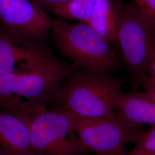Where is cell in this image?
I'll return each mask as SVG.
<instances>
[{
    "instance_id": "3",
    "label": "cell",
    "mask_w": 155,
    "mask_h": 155,
    "mask_svg": "<svg viewBox=\"0 0 155 155\" xmlns=\"http://www.w3.org/2000/svg\"><path fill=\"white\" fill-rule=\"evenodd\" d=\"M56 45L75 66L112 73L118 66L116 50L86 22L72 24L58 17L52 29Z\"/></svg>"
},
{
    "instance_id": "8",
    "label": "cell",
    "mask_w": 155,
    "mask_h": 155,
    "mask_svg": "<svg viewBox=\"0 0 155 155\" xmlns=\"http://www.w3.org/2000/svg\"><path fill=\"white\" fill-rule=\"evenodd\" d=\"M0 155H38L28 122L18 111L0 109Z\"/></svg>"
},
{
    "instance_id": "18",
    "label": "cell",
    "mask_w": 155,
    "mask_h": 155,
    "mask_svg": "<svg viewBox=\"0 0 155 155\" xmlns=\"http://www.w3.org/2000/svg\"><path fill=\"white\" fill-rule=\"evenodd\" d=\"M127 155H155V150L147 151L134 148L129 153H127Z\"/></svg>"
},
{
    "instance_id": "2",
    "label": "cell",
    "mask_w": 155,
    "mask_h": 155,
    "mask_svg": "<svg viewBox=\"0 0 155 155\" xmlns=\"http://www.w3.org/2000/svg\"><path fill=\"white\" fill-rule=\"evenodd\" d=\"M111 74L76 67L50 105L76 116L116 119L114 106L127 79Z\"/></svg>"
},
{
    "instance_id": "15",
    "label": "cell",
    "mask_w": 155,
    "mask_h": 155,
    "mask_svg": "<svg viewBox=\"0 0 155 155\" xmlns=\"http://www.w3.org/2000/svg\"><path fill=\"white\" fill-rule=\"evenodd\" d=\"M140 86L144 90V93L152 100L155 102V82L147 75L143 78Z\"/></svg>"
},
{
    "instance_id": "11",
    "label": "cell",
    "mask_w": 155,
    "mask_h": 155,
    "mask_svg": "<svg viewBox=\"0 0 155 155\" xmlns=\"http://www.w3.org/2000/svg\"><path fill=\"white\" fill-rule=\"evenodd\" d=\"M86 23L107 39L114 47L118 45V9L114 0H97Z\"/></svg>"
},
{
    "instance_id": "1",
    "label": "cell",
    "mask_w": 155,
    "mask_h": 155,
    "mask_svg": "<svg viewBox=\"0 0 155 155\" xmlns=\"http://www.w3.org/2000/svg\"><path fill=\"white\" fill-rule=\"evenodd\" d=\"M76 66L38 45L28 67L0 78V109L35 111L50 104L53 95Z\"/></svg>"
},
{
    "instance_id": "9",
    "label": "cell",
    "mask_w": 155,
    "mask_h": 155,
    "mask_svg": "<svg viewBox=\"0 0 155 155\" xmlns=\"http://www.w3.org/2000/svg\"><path fill=\"white\" fill-rule=\"evenodd\" d=\"M114 111L117 120L129 126H155V102L144 92L122 93L117 100Z\"/></svg>"
},
{
    "instance_id": "12",
    "label": "cell",
    "mask_w": 155,
    "mask_h": 155,
    "mask_svg": "<svg viewBox=\"0 0 155 155\" xmlns=\"http://www.w3.org/2000/svg\"><path fill=\"white\" fill-rule=\"evenodd\" d=\"M97 0H71L59 6L51 12L59 17L77 20L86 22L89 20Z\"/></svg>"
},
{
    "instance_id": "4",
    "label": "cell",
    "mask_w": 155,
    "mask_h": 155,
    "mask_svg": "<svg viewBox=\"0 0 155 155\" xmlns=\"http://www.w3.org/2000/svg\"><path fill=\"white\" fill-rule=\"evenodd\" d=\"M117 40L132 81L140 86L155 45V27L132 5H118Z\"/></svg>"
},
{
    "instance_id": "17",
    "label": "cell",
    "mask_w": 155,
    "mask_h": 155,
    "mask_svg": "<svg viewBox=\"0 0 155 155\" xmlns=\"http://www.w3.org/2000/svg\"><path fill=\"white\" fill-rule=\"evenodd\" d=\"M146 75L155 82V45L148 64Z\"/></svg>"
},
{
    "instance_id": "7",
    "label": "cell",
    "mask_w": 155,
    "mask_h": 155,
    "mask_svg": "<svg viewBox=\"0 0 155 155\" xmlns=\"http://www.w3.org/2000/svg\"><path fill=\"white\" fill-rule=\"evenodd\" d=\"M0 22L18 39L37 43L52 31L54 20L32 0H0Z\"/></svg>"
},
{
    "instance_id": "6",
    "label": "cell",
    "mask_w": 155,
    "mask_h": 155,
    "mask_svg": "<svg viewBox=\"0 0 155 155\" xmlns=\"http://www.w3.org/2000/svg\"><path fill=\"white\" fill-rule=\"evenodd\" d=\"M71 115L73 129L91 154L126 155L127 146L135 143L143 132V127L129 126L116 119Z\"/></svg>"
},
{
    "instance_id": "19",
    "label": "cell",
    "mask_w": 155,
    "mask_h": 155,
    "mask_svg": "<svg viewBox=\"0 0 155 155\" xmlns=\"http://www.w3.org/2000/svg\"><path fill=\"white\" fill-rule=\"evenodd\" d=\"M94 155V154H89V155Z\"/></svg>"
},
{
    "instance_id": "13",
    "label": "cell",
    "mask_w": 155,
    "mask_h": 155,
    "mask_svg": "<svg viewBox=\"0 0 155 155\" xmlns=\"http://www.w3.org/2000/svg\"><path fill=\"white\" fill-rule=\"evenodd\" d=\"M136 148L139 150L154 151L155 150V126L139 135L135 141Z\"/></svg>"
},
{
    "instance_id": "14",
    "label": "cell",
    "mask_w": 155,
    "mask_h": 155,
    "mask_svg": "<svg viewBox=\"0 0 155 155\" xmlns=\"http://www.w3.org/2000/svg\"><path fill=\"white\" fill-rule=\"evenodd\" d=\"M133 5L155 27V0H133Z\"/></svg>"
},
{
    "instance_id": "16",
    "label": "cell",
    "mask_w": 155,
    "mask_h": 155,
    "mask_svg": "<svg viewBox=\"0 0 155 155\" xmlns=\"http://www.w3.org/2000/svg\"><path fill=\"white\" fill-rule=\"evenodd\" d=\"M41 6L46 12H51L56 8L70 1L71 0H32Z\"/></svg>"
},
{
    "instance_id": "5",
    "label": "cell",
    "mask_w": 155,
    "mask_h": 155,
    "mask_svg": "<svg viewBox=\"0 0 155 155\" xmlns=\"http://www.w3.org/2000/svg\"><path fill=\"white\" fill-rule=\"evenodd\" d=\"M20 112L28 122L33 149L38 155L91 154L75 133L70 113L48 107Z\"/></svg>"
},
{
    "instance_id": "10",
    "label": "cell",
    "mask_w": 155,
    "mask_h": 155,
    "mask_svg": "<svg viewBox=\"0 0 155 155\" xmlns=\"http://www.w3.org/2000/svg\"><path fill=\"white\" fill-rule=\"evenodd\" d=\"M37 45L18 39L0 22V78L27 68Z\"/></svg>"
}]
</instances>
